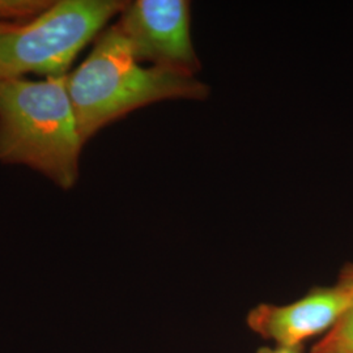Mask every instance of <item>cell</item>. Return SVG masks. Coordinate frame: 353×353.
I'll list each match as a JSON object with an SVG mask.
<instances>
[{"instance_id":"1","label":"cell","mask_w":353,"mask_h":353,"mask_svg":"<svg viewBox=\"0 0 353 353\" xmlns=\"http://www.w3.org/2000/svg\"><path fill=\"white\" fill-rule=\"evenodd\" d=\"M67 89L84 144L102 127L143 106L210 94V87L195 76L143 67L117 26L101 33L87 59L67 75Z\"/></svg>"},{"instance_id":"4","label":"cell","mask_w":353,"mask_h":353,"mask_svg":"<svg viewBox=\"0 0 353 353\" xmlns=\"http://www.w3.org/2000/svg\"><path fill=\"white\" fill-rule=\"evenodd\" d=\"M135 58L183 75L195 76L201 62L191 38V8L186 0L127 3L115 24Z\"/></svg>"},{"instance_id":"10","label":"cell","mask_w":353,"mask_h":353,"mask_svg":"<svg viewBox=\"0 0 353 353\" xmlns=\"http://www.w3.org/2000/svg\"><path fill=\"white\" fill-rule=\"evenodd\" d=\"M8 26H0V32H3V30H4V29H7V28H8Z\"/></svg>"},{"instance_id":"7","label":"cell","mask_w":353,"mask_h":353,"mask_svg":"<svg viewBox=\"0 0 353 353\" xmlns=\"http://www.w3.org/2000/svg\"><path fill=\"white\" fill-rule=\"evenodd\" d=\"M51 3L43 0H0V26H17L16 21H30L48 10Z\"/></svg>"},{"instance_id":"3","label":"cell","mask_w":353,"mask_h":353,"mask_svg":"<svg viewBox=\"0 0 353 353\" xmlns=\"http://www.w3.org/2000/svg\"><path fill=\"white\" fill-rule=\"evenodd\" d=\"M126 6L121 0L52 1L28 24L8 26L0 32V79L67 75L79 52Z\"/></svg>"},{"instance_id":"2","label":"cell","mask_w":353,"mask_h":353,"mask_svg":"<svg viewBox=\"0 0 353 353\" xmlns=\"http://www.w3.org/2000/svg\"><path fill=\"white\" fill-rule=\"evenodd\" d=\"M83 145L67 75L0 79V161L26 165L70 190Z\"/></svg>"},{"instance_id":"9","label":"cell","mask_w":353,"mask_h":353,"mask_svg":"<svg viewBox=\"0 0 353 353\" xmlns=\"http://www.w3.org/2000/svg\"><path fill=\"white\" fill-rule=\"evenodd\" d=\"M303 352V347H283V345H276L274 348L270 347H263L261 348L258 353H301Z\"/></svg>"},{"instance_id":"5","label":"cell","mask_w":353,"mask_h":353,"mask_svg":"<svg viewBox=\"0 0 353 353\" xmlns=\"http://www.w3.org/2000/svg\"><path fill=\"white\" fill-rule=\"evenodd\" d=\"M353 303V294L339 284L314 288L288 305L262 303L248 316L254 332L276 345L299 347L301 343L332 327Z\"/></svg>"},{"instance_id":"6","label":"cell","mask_w":353,"mask_h":353,"mask_svg":"<svg viewBox=\"0 0 353 353\" xmlns=\"http://www.w3.org/2000/svg\"><path fill=\"white\" fill-rule=\"evenodd\" d=\"M312 353H353V303L316 343Z\"/></svg>"},{"instance_id":"8","label":"cell","mask_w":353,"mask_h":353,"mask_svg":"<svg viewBox=\"0 0 353 353\" xmlns=\"http://www.w3.org/2000/svg\"><path fill=\"white\" fill-rule=\"evenodd\" d=\"M338 284L350 290L353 294V265H348L343 271H341V278Z\"/></svg>"}]
</instances>
